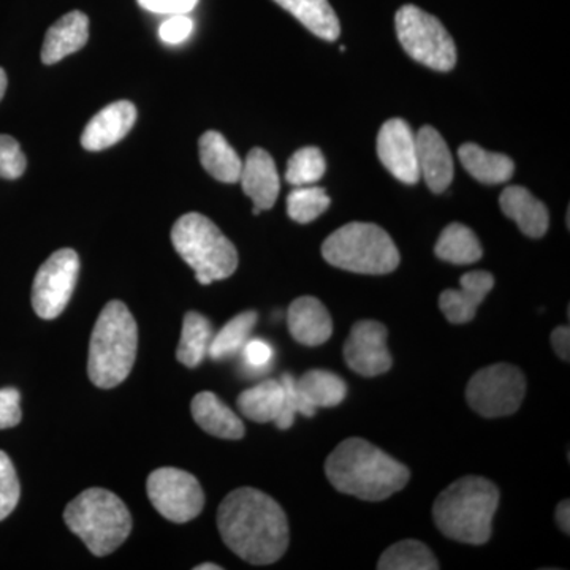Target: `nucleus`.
Returning a JSON list of instances; mask_svg holds the SVG:
<instances>
[{
	"mask_svg": "<svg viewBox=\"0 0 570 570\" xmlns=\"http://www.w3.org/2000/svg\"><path fill=\"white\" fill-rule=\"evenodd\" d=\"M217 528L225 546L254 566L273 564L288 547V523L283 508L262 491L238 489L217 510Z\"/></svg>",
	"mask_w": 570,
	"mask_h": 570,
	"instance_id": "obj_1",
	"label": "nucleus"
},
{
	"mask_svg": "<svg viewBox=\"0 0 570 570\" xmlns=\"http://www.w3.org/2000/svg\"><path fill=\"white\" fill-rule=\"evenodd\" d=\"M325 472L340 493L374 502L393 497L411 479L403 463L362 438L341 442L326 459Z\"/></svg>",
	"mask_w": 570,
	"mask_h": 570,
	"instance_id": "obj_2",
	"label": "nucleus"
},
{
	"mask_svg": "<svg viewBox=\"0 0 570 570\" xmlns=\"http://www.w3.org/2000/svg\"><path fill=\"white\" fill-rule=\"evenodd\" d=\"M499 505V490L490 480L468 475L448 487L434 501L433 517L445 538L483 546Z\"/></svg>",
	"mask_w": 570,
	"mask_h": 570,
	"instance_id": "obj_3",
	"label": "nucleus"
},
{
	"mask_svg": "<svg viewBox=\"0 0 570 570\" xmlns=\"http://www.w3.org/2000/svg\"><path fill=\"white\" fill-rule=\"evenodd\" d=\"M138 328L129 307L110 302L104 307L89 344V379L96 387L121 385L137 358Z\"/></svg>",
	"mask_w": 570,
	"mask_h": 570,
	"instance_id": "obj_4",
	"label": "nucleus"
},
{
	"mask_svg": "<svg viewBox=\"0 0 570 570\" xmlns=\"http://www.w3.org/2000/svg\"><path fill=\"white\" fill-rule=\"evenodd\" d=\"M63 520L96 557L118 550L132 531L129 509L115 493L104 489L82 491L67 505Z\"/></svg>",
	"mask_w": 570,
	"mask_h": 570,
	"instance_id": "obj_5",
	"label": "nucleus"
},
{
	"mask_svg": "<svg viewBox=\"0 0 570 570\" xmlns=\"http://www.w3.org/2000/svg\"><path fill=\"white\" fill-rule=\"evenodd\" d=\"M171 243L202 285L227 279L238 268L234 243L204 214L189 213L179 217L171 228Z\"/></svg>",
	"mask_w": 570,
	"mask_h": 570,
	"instance_id": "obj_6",
	"label": "nucleus"
},
{
	"mask_svg": "<svg viewBox=\"0 0 570 570\" xmlns=\"http://www.w3.org/2000/svg\"><path fill=\"white\" fill-rule=\"evenodd\" d=\"M322 255L330 265L358 275H389L401 262L392 236L367 223L337 228L322 245Z\"/></svg>",
	"mask_w": 570,
	"mask_h": 570,
	"instance_id": "obj_7",
	"label": "nucleus"
},
{
	"mask_svg": "<svg viewBox=\"0 0 570 570\" xmlns=\"http://www.w3.org/2000/svg\"><path fill=\"white\" fill-rule=\"evenodd\" d=\"M396 36L414 61L438 71H450L456 63V47L441 21L415 6L397 10Z\"/></svg>",
	"mask_w": 570,
	"mask_h": 570,
	"instance_id": "obj_8",
	"label": "nucleus"
},
{
	"mask_svg": "<svg viewBox=\"0 0 570 570\" xmlns=\"http://www.w3.org/2000/svg\"><path fill=\"white\" fill-rule=\"evenodd\" d=\"M527 393V379L519 367L498 363L472 376L466 400L472 411L487 419L515 414Z\"/></svg>",
	"mask_w": 570,
	"mask_h": 570,
	"instance_id": "obj_9",
	"label": "nucleus"
},
{
	"mask_svg": "<svg viewBox=\"0 0 570 570\" xmlns=\"http://www.w3.org/2000/svg\"><path fill=\"white\" fill-rule=\"evenodd\" d=\"M146 489L154 509L174 523H187L204 510L205 494L200 483L181 469H157L149 475Z\"/></svg>",
	"mask_w": 570,
	"mask_h": 570,
	"instance_id": "obj_10",
	"label": "nucleus"
},
{
	"mask_svg": "<svg viewBox=\"0 0 570 570\" xmlns=\"http://www.w3.org/2000/svg\"><path fill=\"white\" fill-rule=\"evenodd\" d=\"M80 275V257L73 249L51 255L37 272L32 285V306L45 321L59 317L69 305Z\"/></svg>",
	"mask_w": 570,
	"mask_h": 570,
	"instance_id": "obj_11",
	"label": "nucleus"
},
{
	"mask_svg": "<svg viewBox=\"0 0 570 570\" xmlns=\"http://www.w3.org/2000/svg\"><path fill=\"white\" fill-rule=\"evenodd\" d=\"M387 336V328L381 322H356L344 344V358L347 366L363 377L381 376L387 373L393 365Z\"/></svg>",
	"mask_w": 570,
	"mask_h": 570,
	"instance_id": "obj_12",
	"label": "nucleus"
},
{
	"mask_svg": "<svg viewBox=\"0 0 570 570\" xmlns=\"http://www.w3.org/2000/svg\"><path fill=\"white\" fill-rule=\"evenodd\" d=\"M377 154L382 165L397 181H420L417 138L404 119L393 118L381 127L377 135Z\"/></svg>",
	"mask_w": 570,
	"mask_h": 570,
	"instance_id": "obj_13",
	"label": "nucleus"
},
{
	"mask_svg": "<svg viewBox=\"0 0 570 570\" xmlns=\"http://www.w3.org/2000/svg\"><path fill=\"white\" fill-rule=\"evenodd\" d=\"M238 183L254 202V214L272 209L279 197L281 181L276 164L265 149L254 148L247 154Z\"/></svg>",
	"mask_w": 570,
	"mask_h": 570,
	"instance_id": "obj_14",
	"label": "nucleus"
},
{
	"mask_svg": "<svg viewBox=\"0 0 570 570\" xmlns=\"http://www.w3.org/2000/svg\"><path fill=\"white\" fill-rule=\"evenodd\" d=\"M417 138L420 179H425L431 193L442 194L453 179V159L448 142L434 127L423 126Z\"/></svg>",
	"mask_w": 570,
	"mask_h": 570,
	"instance_id": "obj_15",
	"label": "nucleus"
},
{
	"mask_svg": "<svg viewBox=\"0 0 570 570\" xmlns=\"http://www.w3.org/2000/svg\"><path fill=\"white\" fill-rule=\"evenodd\" d=\"M137 121V108L127 100L110 104L86 126L81 135L82 148L88 151H104L127 137Z\"/></svg>",
	"mask_w": 570,
	"mask_h": 570,
	"instance_id": "obj_16",
	"label": "nucleus"
},
{
	"mask_svg": "<svg viewBox=\"0 0 570 570\" xmlns=\"http://www.w3.org/2000/svg\"><path fill=\"white\" fill-rule=\"evenodd\" d=\"M459 291L442 292L439 307L450 324H468L478 314L487 295L493 291L494 277L489 272H469L461 276Z\"/></svg>",
	"mask_w": 570,
	"mask_h": 570,
	"instance_id": "obj_17",
	"label": "nucleus"
},
{
	"mask_svg": "<svg viewBox=\"0 0 570 570\" xmlns=\"http://www.w3.org/2000/svg\"><path fill=\"white\" fill-rule=\"evenodd\" d=\"M288 332L296 343L318 347L333 335V318L316 296H299L287 311Z\"/></svg>",
	"mask_w": 570,
	"mask_h": 570,
	"instance_id": "obj_18",
	"label": "nucleus"
},
{
	"mask_svg": "<svg viewBox=\"0 0 570 570\" xmlns=\"http://www.w3.org/2000/svg\"><path fill=\"white\" fill-rule=\"evenodd\" d=\"M296 393L302 403V415L314 417L318 407H335L347 395L343 377L325 370H311L295 381Z\"/></svg>",
	"mask_w": 570,
	"mask_h": 570,
	"instance_id": "obj_19",
	"label": "nucleus"
},
{
	"mask_svg": "<svg viewBox=\"0 0 570 570\" xmlns=\"http://www.w3.org/2000/svg\"><path fill=\"white\" fill-rule=\"evenodd\" d=\"M89 40V18L82 11H70L55 22L45 36L41 62L52 66L80 51Z\"/></svg>",
	"mask_w": 570,
	"mask_h": 570,
	"instance_id": "obj_20",
	"label": "nucleus"
},
{
	"mask_svg": "<svg viewBox=\"0 0 570 570\" xmlns=\"http://www.w3.org/2000/svg\"><path fill=\"white\" fill-rule=\"evenodd\" d=\"M502 213L519 225L521 234L542 238L549 230L550 214L547 206L521 186H510L499 197Z\"/></svg>",
	"mask_w": 570,
	"mask_h": 570,
	"instance_id": "obj_21",
	"label": "nucleus"
},
{
	"mask_svg": "<svg viewBox=\"0 0 570 570\" xmlns=\"http://www.w3.org/2000/svg\"><path fill=\"white\" fill-rule=\"evenodd\" d=\"M190 411L197 425L214 438L236 441L245 436V423L212 392L198 393L193 400Z\"/></svg>",
	"mask_w": 570,
	"mask_h": 570,
	"instance_id": "obj_22",
	"label": "nucleus"
},
{
	"mask_svg": "<svg viewBox=\"0 0 570 570\" xmlns=\"http://www.w3.org/2000/svg\"><path fill=\"white\" fill-rule=\"evenodd\" d=\"M198 149L202 165L214 179L225 184L239 181L243 170L242 157L228 145L223 134L208 130L202 135Z\"/></svg>",
	"mask_w": 570,
	"mask_h": 570,
	"instance_id": "obj_23",
	"label": "nucleus"
},
{
	"mask_svg": "<svg viewBox=\"0 0 570 570\" xmlns=\"http://www.w3.org/2000/svg\"><path fill=\"white\" fill-rule=\"evenodd\" d=\"M460 163L472 178L483 184H502L515 174V165L505 154L490 153L475 142H464L459 149Z\"/></svg>",
	"mask_w": 570,
	"mask_h": 570,
	"instance_id": "obj_24",
	"label": "nucleus"
},
{
	"mask_svg": "<svg viewBox=\"0 0 570 570\" xmlns=\"http://www.w3.org/2000/svg\"><path fill=\"white\" fill-rule=\"evenodd\" d=\"M303 26L326 41L340 39L341 24L328 0H275Z\"/></svg>",
	"mask_w": 570,
	"mask_h": 570,
	"instance_id": "obj_25",
	"label": "nucleus"
},
{
	"mask_svg": "<svg viewBox=\"0 0 570 570\" xmlns=\"http://www.w3.org/2000/svg\"><path fill=\"white\" fill-rule=\"evenodd\" d=\"M285 392L281 381L268 379L238 396V409L245 417L257 423L275 422L284 407Z\"/></svg>",
	"mask_w": 570,
	"mask_h": 570,
	"instance_id": "obj_26",
	"label": "nucleus"
},
{
	"mask_svg": "<svg viewBox=\"0 0 570 570\" xmlns=\"http://www.w3.org/2000/svg\"><path fill=\"white\" fill-rule=\"evenodd\" d=\"M434 253L441 261L453 265H471L482 258L483 249L478 236L466 225L453 223L439 236Z\"/></svg>",
	"mask_w": 570,
	"mask_h": 570,
	"instance_id": "obj_27",
	"label": "nucleus"
},
{
	"mask_svg": "<svg viewBox=\"0 0 570 570\" xmlns=\"http://www.w3.org/2000/svg\"><path fill=\"white\" fill-rule=\"evenodd\" d=\"M213 325L200 313L190 311L184 316L181 341H179L176 358L184 366L197 367L208 356L213 341Z\"/></svg>",
	"mask_w": 570,
	"mask_h": 570,
	"instance_id": "obj_28",
	"label": "nucleus"
},
{
	"mask_svg": "<svg viewBox=\"0 0 570 570\" xmlns=\"http://www.w3.org/2000/svg\"><path fill=\"white\" fill-rule=\"evenodd\" d=\"M441 568L433 551L419 540L397 542L384 551L379 560L381 570H436Z\"/></svg>",
	"mask_w": 570,
	"mask_h": 570,
	"instance_id": "obj_29",
	"label": "nucleus"
},
{
	"mask_svg": "<svg viewBox=\"0 0 570 570\" xmlns=\"http://www.w3.org/2000/svg\"><path fill=\"white\" fill-rule=\"evenodd\" d=\"M257 321L255 311H246L228 321L224 328L213 336L208 356L213 360H225L242 352Z\"/></svg>",
	"mask_w": 570,
	"mask_h": 570,
	"instance_id": "obj_30",
	"label": "nucleus"
},
{
	"mask_svg": "<svg viewBox=\"0 0 570 570\" xmlns=\"http://www.w3.org/2000/svg\"><path fill=\"white\" fill-rule=\"evenodd\" d=\"M332 205L326 190L317 186L295 187L287 197V214L298 224H309L321 217Z\"/></svg>",
	"mask_w": 570,
	"mask_h": 570,
	"instance_id": "obj_31",
	"label": "nucleus"
},
{
	"mask_svg": "<svg viewBox=\"0 0 570 570\" xmlns=\"http://www.w3.org/2000/svg\"><path fill=\"white\" fill-rule=\"evenodd\" d=\"M325 171L324 153L316 146H306V148L298 149L288 159L285 181L295 187L313 186L324 178Z\"/></svg>",
	"mask_w": 570,
	"mask_h": 570,
	"instance_id": "obj_32",
	"label": "nucleus"
},
{
	"mask_svg": "<svg viewBox=\"0 0 570 570\" xmlns=\"http://www.w3.org/2000/svg\"><path fill=\"white\" fill-rule=\"evenodd\" d=\"M20 480L7 453L0 450V521L17 509L20 501Z\"/></svg>",
	"mask_w": 570,
	"mask_h": 570,
	"instance_id": "obj_33",
	"label": "nucleus"
},
{
	"mask_svg": "<svg viewBox=\"0 0 570 570\" xmlns=\"http://www.w3.org/2000/svg\"><path fill=\"white\" fill-rule=\"evenodd\" d=\"M28 159L20 142L10 135H0V178L18 179L24 175Z\"/></svg>",
	"mask_w": 570,
	"mask_h": 570,
	"instance_id": "obj_34",
	"label": "nucleus"
},
{
	"mask_svg": "<svg viewBox=\"0 0 570 570\" xmlns=\"http://www.w3.org/2000/svg\"><path fill=\"white\" fill-rule=\"evenodd\" d=\"M242 354L247 373L257 374V376L266 373L275 360V348L261 337L247 340L242 348Z\"/></svg>",
	"mask_w": 570,
	"mask_h": 570,
	"instance_id": "obj_35",
	"label": "nucleus"
},
{
	"mask_svg": "<svg viewBox=\"0 0 570 570\" xmlns=\"http://www.w3.org/2000/svg\"><path fill=\"white\" fill-rule=\"evenodd\" d=\"M296 379L291 373L283 374L281 377V384H283L285 397L284 407L281 412L279 417L275 420L276 426L279 430H288L294 425L296 414H302V403H299L298 393L295 387Z\"/></svg>",
	"mask_w": 570,
	"mask_h": 570,
	"instance_id": "obj_36",
	"label": "nucleus"
},
{
	"mask_svg": "<svg viewBox=\"0 0 570 570\" xmlns=\"http://www.w3.org/2000/svg\"><path fill=\"white\" fill-rule=\"evenodd\" d=\"M193 32L194 21L187 14H174L159 28V37L167 45L183 43L193 36Z\"/></svg>",
	"mask_w": 570,
	"mask_h": 570,
	"instance_id": "obj_37",
	"label": "nucleus"
},
{
	"mask_svg": "<svg viewBox=\"0 0 570 570\" xmlns=\"http://www.w3.org/2000/svg\"><path fill=\"white\" fill-rule=\"evenodd\" d=\"M21 395L17 389H0V430L17 426L21 422Z\"/></svg>",
	"mask_w": 570,
	"mask_h": 570,
	"instance_id": "obj_38",
	"label": "nucleus"
},
{
	"mask_svg": "<svg viewBox=\"0 0 570 570\" xmlns=\"http://www.w3.org/2000/svg\"><path fill=\"white\" fill-rule=\"evenodd\" d=\"M141 9L157 14H187L197 7L198 0H137Z\"/></svg>",
	"mask_w": 570,
	"mask_h": 570,
	"instance_id": "obj_39",
	"label": "nucleus"
},
{
	"mask_svg": "<svg viewBox=\"0 0 570 570\" xmlns=\"http://www.w3.org/2000/svg\"><path fill=\"white\" fill-rule=\"evenodd\" d=\"M551 346L566 363L570 358V330L569 326H558L550 336Z\"/></svg>",
	"mask_w": 570,
	"mask_h": 570,
	"instance_id": "obj_40",
	"label": "nucleus"
},
{
	"mask_svg": "<svg viewBox=\"0 0 570 570\" xmlns=\"http://www.w3.org/2000/svg\"><path fill=\"white\" fill-rule=\"evenodd\" d=\"M557 521L560 524L561 531L569 534L570 532V505L569 499L560 502L557 509Z\"/></svg>",
	"mask_w": 570,
	"mask_h": 570,
	"instance_id": "obj_41",
	"label": "nucleus"
},
{
	"mask_svg": "<svg viewBox=\"0 0 570 570\" xmlns=\"http://www.w3.org/2000/svg\"><path fill=\"white\" fill-rule=\"evenodd\" d=\"M7 85H9V80H7L6 70L0 67V100H2L3 96H6Z\"/></svg>",
	"mask_w": 570,
	"mask_h": 570,
	"instance_id": "obj_42",
	"label": "nucleus"
},
{
	"mask_svg": "<svg viewBox=\"0 0 570 570\" xmlns=\"http://www.w3.org/2000/svg\"><path fill=\"white\" fill-rule=\"evenodd\" d=\"M220 566L213 564V562H205V564L197 566L195 570H220Z\"/></svg>",
	"mask_w": 570,
	"mask_h": 570,
	"instance_id": "obj_43",
	"label": "nucleus"
}]
</instances>
